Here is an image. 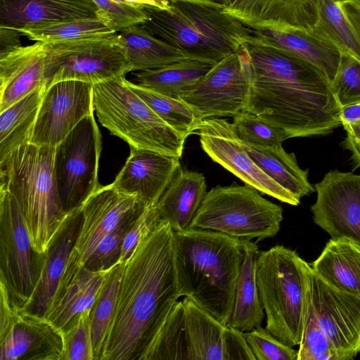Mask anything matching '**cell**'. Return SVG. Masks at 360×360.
Masks as SVG:
<instances>
[{"instance_id":"cell-1","label":"cell","mask_w":360,"mask_h":360,"mask_svg":"<svg viewBox=\"0 0 360 360\" xmlns=\"http://www.w3.org/2000/svg\"><path fill=\"white\" fill-rule=\"evenodd\" d=\"M242 47L250 72L246 111L278 128L285 139L326 135L341 125L331 82L320 69L250 36Z\"/></svg>"},{"instance_id":"cell-2","label":"cell","mask_w":360,"mask_h":360,"mask_svg":"<svg viewBox=\"0 0 360 360\" xmlns=\"http://www.w3.org/2000/svg\"><path fill=\"white\" fill-rule=\"evenodd\" d=\"M174 231L162 221L124 263L115 316L101 360H142L180 297Z\"/></svg>"},{"instance_id":"cell-3","label":"cell","mask_w":360,"mask_h":360,"mask_svg":"<svg viewBox=\"0 0 360 360\" xmlns=\"http://www.w3.org/2000/svg\"><path fill=\"white\" fill-rule=\"evenodd\" d=\"M173 255L179 296L191 299L226 326L243 259L240 240L188 228L174 232Z\"/></svg>"},{"instance_id":"cell-4","label":"cell","mask_w":360,"mask_h":360,"mask_svg":"<svg viewBox=\"0 0 360 360\" xmlns=\"http://www.w3.org/2000/svg\"><path fill=\"white\" fill-rule=\"evenodd\" d=\"M224 6L176 2L167 9L143 5L139 25L192 59L215 65L238 51L251 29L224 12Z\"/></svg>"},{"instance_id":"cell-5","label":"cell","mask_w":360,"mask_h":360,"mask_svg":"<svg viewBox=\"0 0 360 360\" xmlns=\"http://www.w3.org/2000/svg\"><path fill=\"white\" fill-rule=\"evenodd\" d=\"M55 147L27 143L0 160V190L11 193L25 217L32 245L44 253L68 214L53 169Z\"/></svg>"},{"instance_id":"cell-6","label":"cell","mask_w":360,"mask_h":360,"mask_svg":"<svg viewBox=\"0 0 360 360\" xmlns=\"http://www.w3.org/2000/svg\"><path fill=\"white\" fill-rule=\"evenodd\" d=\"M311 266L283 245L259 252L256 279L266 316V329L281 342L301 341L307 304Z\"/></svg>"},{"instance_id":"cell-7","label":"cell","mask_w":360,"mask_h":360,"mask_svg":"<svg viewBox=\"0 0 360 360\" xmlns=\"http://www.w3.org/2000/svg\"><path fill=\"white\" fill-rule=\"evenodd\" d=\"M127 81L122 77L93 84L99 122L130 147L180 158L186 138L163 121Z\"/></svg>"},{"instance_id":"cell-8","label":"cell","mask_w":360,"mask_h":360,"mask_svg":"<svg viewBox=\"0 0 360 360\" xmlns=\"http://www.w3.org/2000/svg\"><path fill=\"white\" fill-rule=\"evenodd\" d=\"M282 220V207L263 198L251 186L233 183L207 192L189 228L259 241L275 236Z\"/></svg>"},{"instance_id":"cell-9","label":"cell","mask_w":360,"mask_h":360,"mask_svg":"<svg viewBox=\"0 0 360 360\" xmlns=\"http://www.w3.org/2000/svg\"><path fill=\"white\" fill-rule=\"evenodd\" d=\"M131 71L117 32L75 41L46 43V87L60 81L92 84Z\"/></svg>"},{"instance_id":"cell-10","label":"cell","mask_w":360,"mask_h":360,"mask_svg":"<svg viewBox=\"0 0 360 360\" xmlns=\"http://www.w3.org/2000/svg\"><path fill=\"white\" fill-rule=\"evenodd\" d=\"M44 253L34 249L25 217L13 195L0 190V285L11 304L23 309L39 278Z\"/></svg>"},{"instance_id":"cell-11","label":"cell","mask_w":360,"mask_h":360,"mask_svg":"<svg viewBox=\"0 0 360 360\" xmlns=\"http://www.w3.org/2000/svg\"><path fill=\"white\" fill-rule=\"evenodd\" d=\"M101 136L94 115L84 118L55 147L53 169L64 210L79 208L101 186L98 181Z\"/></svg>"},{"instance_id":"cell-12","label":"cell","mask_w":360,"mask_h":360,"mask_svg":"<svg viewBox=\"0 0 360 360\" xmlns=\"http://www.w3.org/2000/svg\"><path fill=\"white\" fill-rule=\"evenodd\" d=\"M250 90L248 58L240 49L215 64L181 99L200 121L245 110Z\"/></svg>"},{"instance_id":"cell-13","label":"cell","mask_w":360,"mask_h":360,"mask_svg":"<svg viewBox=\"0 0 360 360\" xmlns=\"http://www.w3.org/2000/svg\"><path fill=\"white\" fill-rule=\"evenodd\" d=\"M0 360H62L63 331L44 316L13 307L0 285Z\"/></svg>"},{"instance_id":"cell-14","label":"cell","mask_w":360,"mask_h":360,"mask_svg":"<svg viewBox=\"0 0 360 360\" xmlns=\"http://www.w3.org/2000/svg\"><path fill=\"white\" fill-rule=\"evenodd\" d=\"M145 206L137 195L121 192L112 184L101 186L80 207L82 224L62 278L74 276L105 236Z\"/></svg>"},{"instance_id":"cell-15","label":"cell","mask_w":360,"mask_h":360,"mask_svg":"<svg viewBox=\"0 0 360 360\" xmlns=\"http://www.w3.org/2000/svg\"><path fill=\"white\" fill-rule=\"evenodd\" d=\"M307 308L339 360L354 359L360 352V297L333 288L310 267Z\"/></svg>"},{"instance_id":"cell-16","label":"cell","mask_w":360,"mask_h":360,"mask_svg":"<svg viewBox=\"0 0 360 360\" xmlns=\"http://www.w3.org/2000/svg\"><path fill=\"white\" fill-rule=\"evenodd\" d=\"M205 153L215 162L264 194L298 205L300 200L285 190L254 162L236 134L233 124L220 117L201 120L195 132Z\"/></svg>"},{"instance_id":"cell-17","label":"cell","mask_w":360,"mask_h":360,"mask_svg":"<svg viewBox=\"0 0 360 360\" xmlns=\"http://www.w3.org/2000/svg\"><path fill=\"white\" fill-rule=\"evenodd\" d=\"M314 188L316 200L311 206L314 222L332 239L360 246V174L331 170Z\"/></svg>"},{"instance_id":"cell-18","label":"cell","mask_w":360,"mask_h":360,"mask_svg":"<svg viewBox=\"0 0 360 360\" xmlns=\"http://www.w3.org/2000/svg\"><path fill=\"white\" fill-rule=\"evenodd\" d=\"M94 110L92 84L65 80L50 85L43 96L30 143L56 147Z\"/></svg>"},{"instance_id":"cell-19","label":"cell","mask_w":360,"mask_h":360,"mask_svg":"<svg viewBox=\"0 0 360 360\" xmlns=\"http://www.w3.org/2000/svg\"><path fill=\"white\" fill-rule=\"evenodd\" d=\"M130 148L126 163L112 184L121 192L139 195L146 206L156 205L181 167L179 158Z\"/></svg>"},{"instance_id":"cell-20","label":"cell","mask_w":360,"mask_h":360,"mask_svg":"<svg viewBox=\"0 0 360 360\" xmlns=\"http://www.w3.org/2000/svg\"><path fill=\"white\" fill-rule=\"evenodd\" d=\"M321 0H237L224 12L250 28L311 31L319 19Z\"/></svg>"},{"instance_id":"cell-21","label":"cell","mask_w":360,"mask_h":360,"mask_svg":"<svg viewBox=\"0 0 360 360\" xmlns=\"http://www.w3.org/2000/svg\"><path fill=\"white\" fill-rule=\"evenodd\" d=\"M46 43L36 41L0 53V112L46 86Z\"/></svg>"},{"instance_id":"cell-22","label":"cell","mask_w":360,"mask_h":360,"mask_svg":"<svg viewBox=\"0 0 360 360\" xmlns=\"http://www.w3.org/2000/svg\"><path fill=\"white\" fill-rule=\"evenodd\" d=\"M82 221L80 207L69 212L66 220L44 252L39 278L24 310L45 316L64 274Z\"/></svg>"},{"instance_id":"cell-23","label":"cell","mask_w":360,"mask_h":360,"mask_svg":"<svg viewBox=\"0 0 360 360\" xmlns=\"http://www.w3.org/2000/svg\"><path fill=\"white\" fill-rule=\"evenodd\" d=\"M93 0H0V27L18 30L99 16Z\"/></svg>"},{"instance_id":"cell-24","label":"cell","mask_w":360,"mask_h":360,"mask_svg":"<svg viewBox=\"0 0 360 360\" xmlns=\"http://www.w3.org/2000/svg\"><path fill=\"white\" fill-rule=\"evenodd\" d=\"M250 38L294 55L320 69L332 82L342 53L329 41L311 31L250 28Z\"/></svg>"},{"instance_id":"cell-25","label":"cell","mask_w":360,"mask_h":360,"mask_svg":"<svg viewBox=\"0 0 360 360\" xmlns=\"http://www.w3.org/2000/svg\"><path fill=\"white\" fill-rule=\"evenodd\" d=\"M206 193L204 175L180 167L156 205L160 220L174 232L188 229Z\"/></svg>"},{"instance_id":"cell-26","label":"cell","mask_w":360,"mask_h":360,"mask_svg":"<svg viewBox=\"0 0 360 360\" xmlns=\"http://www.w3.org/2000/svg\"><path fill=\"white\" fill-rule=\"evenodd\" d=\"M239 240L243 259L233 311L226 326L247 332L260 327L264 318L256 279V263L259 251L255 243Z\"/></svg>"},{"instance_id":"cell-27","label":"cell","mask_w":360,"mask_h":360,"mask_svg":"<svg viewBox=\"0 0 360 360\" xmlns=\"http://www.w3.org/2000/svg\"><path fill=\"white\" fill-rule=\"evenodd\" d=\"M111 269L92 271L83 266L72 279L58 286L44 317L63 330L75 315L91 308Z\"/></svg>"},{"instance_id":"cell-28","label":"cell","mask_w":360,"mask_h":360,"mask_svg":"<svg viewBox=\"0 0 360 360\" xmlns=\"http://www.w3.org/2000/svg\"><path fill=\"white\" fill-rule=\"evenodd\" d=\"M312 270L333 288L360 297V246L347 240L330 239Z\"/></svg>"},{"instance_id":"cell-29","label":"cell","mask_w":360,"mask_h":360,"mask_svg":"<svg viewBox=\"0 0 360 360\" xmlns=\"http://www.w3.org/2000/svg\"><path fill=\"white\" fill-rule=\"evenodd\" d=\"M242 143L259 167L297 199L315 191L308 179V169L300 168L295 154L286 152L281 144L257 146Z\"/></svg>"},{"instance_id":"cell-30","label":"cell","mask_w":360,"mask_h":360,"mask_svg":"<svg viewBox=\"0 0 360 360\" xmlns=\"http://www.w3.org/2000/svg\"><path fill=\"white\" fill-rule=\"evenodd\" d=\"M117 34L131 71L158 69L192 59L139 25L121 30Z\"/></svg>"},{"instance_id":"cell-31","label":"cell","mask_w":360,"mask_h":360,"mask_svg":"<svg viewBox=\"0 0 360 360\" xmlns=\"http://www.w3.org/2000/svg\"><path fill=\"white\" fill-rule=\"evenodd\" d=\"M46 89V86L39 87L0 112V160L30 143Z\"/></svg>"},{"instance_id":"cell-32","label":"cell","mask_w":360,"mask_h":360,"mask_svg":"<svg viewBox=\"0 0 360 360\" xmlns=\"http://www.w3.org/2000/svg\"><path fill=\"white\" fill-rule=\"evenodd\" d=\"M214 65L198 60H186L163 68L139 71L136 84L167 95L181 98L200 80Z\"/></svg>"},{"instance_id":"cell-33","label":"cell","mask_w":360,"mask_h":360,"mask_svg":"<svg viewBox=\"0 0 360 360\" xmlns=\"http://www.w3.org/2000/svg\"><path fill=\"white\" fill-rule=\"evenodd\" d=\"M182 302L194 360H226V326L191 299L184 297Z\"/></svg>"},{"instance_id":"cell-34","label":"cell","mask_w":360,"mask_h":360,"mask_svg":"<svg viewBox=\"0 0 360 360\" xmlns=\"http://www.w3.org/2000/svg\"><path fill=\"white\" fill-rule=\"evenodd\" d=\"M142 360H194L182 300L173 304Z\"/></svg>"},{"instance_id":"cell-35","label":"cell","mask_w":360,"mask_h":360,"mask_svg":"<svg viewBox=\"0 0 360 360\" xmlns=\"http://www.w3.org/2000/svg\"><path fill=\"white\" fill-rule=\"evenodd\" d=\"M124 263L119 262L108 273L90 309V325L94 360H101L113 321Z\"/></svg>"},{"instance_id":"cell-36","label":"cell","mask_w":360,"mask_h":360,"mask_svg":"<svg viewBox=\"0 0 360 360\" xmlns=\"http://www.w3.org/2000/svg\"><path fill=\"white\" fill-rule=\"evenodd\" d=\"M17 31L30 40L45 43L75 41L116 33L100 16L58 22Z\"/></svg>"},{"instance_id":"cell-37","label":"cell","mask_w":360,"mask_h":360,"mask_svg":"<svg viewBox=\"0 0 360 360\" xmlns=\"http://www.w3.org/2000/svg\"><path fill=\"white\" fill-rule=\"evenodd\" d=\"M129 86L167 124L186 139L195 134L200 120L181 98H175L127 81Z\"/></svg>"},{"instance_id":"cell-38","label":"cell","mask_w":360,"mask_h":360,"mask_svg":"<svg viewBox=\"0 0 360 360\" xmlns=\"http://www.w3.org/2000/svg\"><path fill=\"white\" fill-rule=\"evenodd\" d=\"M312 31L332 43L341 53L360 61V40L334 0H321L319 19Z\"/></svg>"},{"instance_id":"cell-39","label":"cell","mask_w":360,"mask_h":360,"mask_svg":"<svg viewBox=\"0 0 360 360\" xmlns=\"http://www.w3.org/2000/svg\"><path fill=\"white\" fill-rule=\"evenodd\" d=\"M144 207L127 217L101 240L85 263L84 266L86 269L92 271H106L119 263L124 240Z\"/></svg>"},{"instance_id":"cell-40","label":"cell","mask_w":360,"mask_h":360,"mask_svg":"<svg viewBox=\"0 0 360 360\" xmlns=\"http://www.w3.org/2000/svg\"><path fill=\"white\" fill-rule=\"evenodd\" d=\"M233 118L235 131L243 143L273 146L280 145L285 140L284 134L278 128L248 111H240Z\"/></svg>"},{"instance_id":"cell-41","label":"cell","mask_w":360,"mask_h":360,"mask_svg":"<svg viewBox=\"0 0 360 360\" xmlns=\"http://www.w3.org/2000/svg\"><path fill=\"white\" fill-rule=\"evenodd\" d=\"M90 309L75 315L63 329L64 350L62 360H94Z\"/></svg>"},{"instance_id":"cell-42","label":"cell","mask_w":360,"mask_h":360,"mask_svg":"<svg viewBox=\"0 0 360 360\" xmlns=\"http://www.w3.org/2000/svg\"><path fill=\"white\" fill-rule=\"evenodd\" d=\"M297 360H339L338 354L324 332L307 308Z\"/></svg>"},{"instance_id":"cell-43","label":"cell","mask_w":360,"mask_h":360,"mask_svg":"<svg viewBox=\"0 0 360 360\" xmlns=\"http://www.w3.org/2000/svg\"><path fill=\"white\" fill-rule=\"evenodd\" d=\"M332 88L340 107L360 103V61L342 53Z\"/></svg>"},{"instance_id":"cell-44","label":"cell","mask_w":360,"mask_h":360,"mask_svg":"<svg viewBox=\"0 0 360 360\" xmlns=\"http://www.w3.org/2000/svg\"><path fill=\"white\" fill-rule=\"evenodd\" d=\"M256 360H297V351L262 326L243 332Z\"/></svg>"},{"instance_id":"cell-45","label":"cell","mask_w":360,"mask_h":360,"mask_svg":"<svg viewBox=\"0 0 360 360\" xmlns=\"http://www.w3.org/2000/svg\"><path fill=\"white\" fill-rule=\"evenodd\" d=\"M98 8V15L116 32L144 22L148 16L142 6L118 3L112 0H93Z\"/></svg>"},{"instance_id":"cell-46","label":"cell","mask_w":360,"mask_h":360,"mask_svg":"<svg viewBox=\"0 0 360 360\" xmlns=\"http://www.w3.org/2000/svg\"><path fill=\"white\" fill-rule=\"evenodd\" d=\"M161 222L156 205L146 206L124 240L119 262L125 263L134 253L138 245Z\"/></svg>"},{"instance_id":"cell-47","label":"cell","mask_w":360,"mask_h":360,"mask_svg":"<svg viewBox=\"0 0 360 360\" xmlns=\"http://www.w3.org/2000/svg\"><path fill=\"white\" fill-rule=\"evenodd\" d=\"M226 360H256L243 332L226 326L225 333Z\"/></svg>"},{"instance_id":"cell-48","label":"cell","mask_w":360,"mask_h":360,"mask_svg":"<svg viewBox=\"0 0 360 360\" xmlns=\"http://www.w3.org/2000/svg\"><path fill=\"white\" fill-rule=\"evenodd\" d=\"M342 127L346 131L343 146L351 152L355 166L360 167V122L344 124Z\"/></svg>"},{"instance_id":"cell-49","label":"cell","mask_w":360,"mask_h":360,"mask_svg":"<svg viewBox=\"0 0 360 360\" xmlns=\"http://www.w3.org/2000/svg\"><path fill=\"white\" fill-rule=\"evenodd\" d=\"M337 3L360 40V0H342Z\"/></svg>"},{"instance_id":"cell-50","label":"cell","mask_w":360,"mask_h":360,"mask_svg":"<svg viewBox=\"0 0 360 360\" xmlns=\"http://www.w3.org/2000/svg\"><path fill=\"white\" fill-rule=\"evenodd\" d=\"M20 35L15 30L0 27V53L20 46Z\"/></svg>"},{"instance_id":"cell-51","label":"cell","mask_w":360,"mask_h":360,"mask_svg":"<svg viewBox=\"0 0 360 360\" xmlns=\"http://www.w3.org/2000/svg\"><path fill=\"white\" fill-rule=\"evenodd\" d=\"M340 119L342 126L360 122V103L340 107Z\"/></svg>"},{"instance_id":"cell-52","label":"cell","mask_w":360,"mask_h":360,"mask_svg":"<svg viewBox=\"0 0 360 360\" xmlns=\"http://www.w3.org/2000/svg\"><path fill=\"white\" fill-rule=\"evenodd\" d=\"M165 1H167L170 4H174L176 2H195V3L208 4H212V5L224 6L225 7L223 0H165Z\"/></svg>"},{"instance_id":"cell-53","label":"cell","mask_w":360,"mask_h":360,"mask_svg":"<svg viewBox=\"0 0 360 360\" xmlns=\"http://www.w3.org/2000/svg\"><path fill=\"white\" fill-rule=\"evenodd\" d=\"M237 0H224L225 7L230 6L236 3Z\"/></svg>"},{"instance_id":"cell-54","label":"cell","mask_w":360,"mask_h":360,"mask_svg":"<svg viewBox=\"0 0 360 360\" xmlns=\"http://www.w3.org/2000/svg\"><path fill=\"white\" fill-rule=\"evenodd\" d=\"M336 2H338V1H342V0H334Z\"/></svg>"},{"instance_id":"cell-55","label":"cell","mask_w":360,"mask_h":360,"mask_svg":"<svg viewBox=\"0 0 360 360\" xmlns=\"http://www.w3.org/2000/svg\"><path fill=\"white\" fill-rule=\"evenodd\" d=\"M223 2H224V0H223ZM224 5H225V4H224Z\"/></svg>"}]
</instances>
